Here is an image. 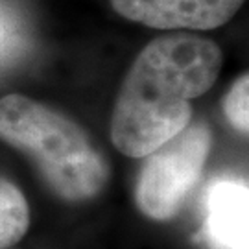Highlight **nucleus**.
<instances>
[{
    "label": "nucleus",
    "instance_id": "obj_4",
    "mask_svg": "<svg viewBox=\"0 0 249 249\" xmlns=\"http://www.w3.org/2000/svg\"><path fill=\"white\" fill-rule=\"evenodd\" d=\"M246 0H111L120 17L155 30H214L229 22Z\"/></svg>",
    "mask_w": 249,
    "mask_h": 249
},
{
    "label": "nucleus",
    "instance_id": "obj_2",
    "mask_svg": "<svg viewBox=\"0 0 249 249\" xmlns=\"http://www.w3.org/2000/svg\"><path fill=\"white\" fill-rule=\"evenodd\" d=\"M0 139L24 151L63 199H92L111 176L107 159L83 127L26 96L0 98Z\"/></svg>",
    "mask_w": 249,
    "mask_h": 249
},
{
    "label": "nucleus",
    "instance_id": "obj_7",
    "mask_svg": "<svg viewBox=\"0 0 249 249\" xmlns=\"http://www.w3.org/2000/svg\"><path fill=\"white\" fill-rule=\"evenodd\" d=\"M249 78L244 74L234 81L231 90L223 98V113L238 131H249Z\"/></svg>",
    "mask_w": 249,
    "mask_h": 249
},
{
    "label": "nucleus",
    "instance_id": "obj_1",
    "mask_svg": "<svg viewBox=\"0 0 249 249\" xmlns=\"http://www.w3.org/2000/svg\"><path fill=\"white\" fill-rule=\"evenodd\" d=\"M222 48L187 32L155 37L125 74L111 116V141L127 157H146L192 122V102L218 80Z\"/></svg>",
    "mask_w": 249,
    "mask_h": 249
},
{
    "label": "nucleus",
    "instance_id": "obj_3",
    "mask_svg": "<svg viewBox=\"0 0 249 249\" xmlns=\"http://www.w3.org/2000/svg\"><path fill=\"white\" fill-rule=\"evenodd\" d=\"M213 133L205 122H190L176 137L146 155L137 179V205L148 218L164 222L183 207L196 187L209 153Z\"/></svg>",
    "mask_w": 249,
    "mask_h": 249
},
{
    "label": "nucleus",
    "instance_id": "obj_5",
    "mask_svg": "<svg viewBox=\"0 0 249 249\" xmlns=\"http://www.w3.org/2000/svg\"><path fill=\"white\" fill-rule=\"evenodd\" d=\"M249 188L242 179H220L205 197L209 249H249Z\"/></svg>",
    "mask_w": 249,
    "mask_h": 249
},
{
    "label": "nucleus",
    "instance_id": "obj_6",
    "mask_svg": "<svg viewBox=\"0 0 249 249\" xmlns=\"http://www.w3.org/2000/svg\"><path fill=\"white\" fill-rule=\"evenodd\" d=\"M30 227V207L11 181L0 178V249L17 244Z\"/></svg>",
    "mask_w": 249,
    "mask_h": 249
}]
</instances>
